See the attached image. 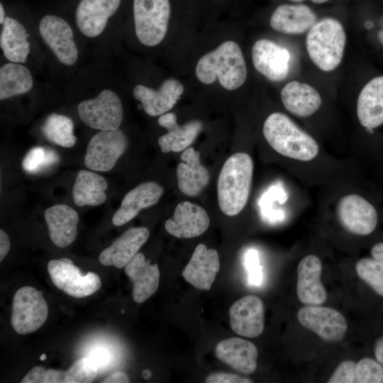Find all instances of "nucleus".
Listing matches in <instances>:
<instances>
[{"instance_id": "obj_1", "label": "nucleus", "mask_w": 383, "mask_h": 383, "mask_svg": "<svg viewBox=\"0 0 383 383\" xmlns=\"http://www.w3.org/2000/svg\"><path fill=\"white\" fill-rule=\"evenodd\" d=\"M195 73L203 84H212L218 78L226 89H237L247 78L246 64L240 46L231 40L223 43L199 59Z\"/></svg>"}, {"instance_id": "obj_2", "label": "nucleus", "mask_w": 383, "mask_h": 383, "mask_svg": "<svg viewBox=\"0 0 383 383\" xmlns=\"http://www.w3.org/2000/svg\"><path fill=\"white\" fill-rule=\"evenodd\" d=\"M253 162L245 152H236L224 162L218 176L217 194L221 211L226 216L238 215L250 195Z\"/></svg>"}, {"instance_id": "obj_3", "label": "nucleus", "mask_w": 383, "mask_h": 383, "mask_svg": "<svg viewBox=\"0 0 383 383\" xmlns=\"http://www.w3.org/2000/svg\"><path fill=\"white\" fill-rule=\"evenodd\" d=\"M262 131L268 144L283 156L307 162L318 154L316 141L282 113H271L264 123Z\"/></svg>"}, {"instance_id": "obj_4", "label": "nucleus", "mask_w": 383, "mask_h": 383, "mask_svg": "<svg viewBox=\"0 0 383 383\" xmlns=\"http://www.w3.org/2000/svg\"><path fill=\"white\" fill-rule=\"evenodd\" d=\"M346 35L340 21L325 18L309 30L306 46L313 63L323 72H331L340 64L345 51Z\"/></svg>"}, {"instance_id": "obj_5", "label": "nucleus", "mask_w": 383, "mask_h": 383, "mask_svg": "<svg viewBox=\"0 0 383 383\" xmlns=\"http://www.w3.org/2000/svg\"><path fill=\"white\" fill-rule=\"evenodd\" d=\"M172 12L171 0H133L135 30L138 40L152 47L164 39Z\"/></svg>"}, {"instance_id": "obj_6", "label": "nucleus", "mask_w": 383, "mask_h": 383, "mask_svg": "<svg viewBox=\"0 0 383 383\" xmlns=\"http://www.w3.org/2000/svg\"><path fill=\"white\" fill-rule=\"evenodd\" d=\"M48 307L43 292L26 286L13 295L11 325L18 334L26 335L39 329L46 321Z\"/></svg>"}, {"instance_id": "obj_7", "label": "nucleus", "mask_w": 383, "mask_h": 383, "mask_svg": "<svg viewBox=\"0 0 383 383\" xmlns=\"http://www.w3.org/2000/svg\"><path fill=\"white\" fill-rule=\"evenodd\" d=\"M77 112L87 126L99 131L118 129L123 116L121 99L110 89H104L95 98L81 101Z\"/></svg>"}, {"instance_id": "obj_8", "label": "nucleus", "mask_w": 383, "mask_h": 383, "mask_svg": "<svg viewBox=\"0 0 383 383\" xmlns=\"http://www.w3.org/2000/svg\"><path fill=\"white\" fill-rule=\"evenodd\" d=\"M48 271L54 285L74 298L89 296L101 287V279L97 274L89 272L82 274L68 258L50 260Z\"/></svg>"}, {"instance_id": "obj_9", "label": "nucleus", "mask_w": 383, "mask_h": 383, "mask_svg": "<svg viewBox=\"0 0 383 383\" xmlns=\"http://www.w3.org/2000/svg\"><path fill=\"white\" fill-rule=\"evenodd\" d=\"M128 143L126 135L119 129L99 131L89 142L85 166L99 172L111 170L127 149Z\"/></svg>"}, {"instance_id": "obj_10", "label": "nucleus", "mask_w": 383, "mask_h": 383, "mask_svg": "<svg viewBox=\"0 0 383 383\" xmlns=\"http://www.w3.org/2000/svg\"><path fill=\"white\" fill-rule=\"evenodd\" d=\"M299 323L328 342L341 340L348 330L344 316L338 311L319 305H307L297 313Z\"/></svg>"}, {"instance_id": "obj_11", "label": "nucleus", "mask_w": 383, "mask_h": 383, "mask_svg": "<svg viewBox=\"0 0 383 383\" xmlns=\"http://www.w3.org/2000/svg\"><path fill=\"white\" fill-rule=\"evenodd\" d=\"M337 216L344 229L358 235L372 233L378 222L375 208L365 198L355 194L345 195L339 201Z\"/></svg>"}, {"instance_id": "obj_12", "label": "nucleus", "mask_w": 383, "mask_h": 383, "mask_svg": "<svg viewBox=\"0 0 383 383\" xmlns=\"http://www.w3.org/2000/svg\"><path fill=\"white\" fill-rule=\"evenodd\" d=\"M39 32L62 64L71 66L76 62L78 50L73 31L65 20L55 15H46L40 21Z\"/></svg>"}, {"instance_id": "obj_13", "label": "nucleus", "mask_w": 383, "mask_h": 383, "mask_svg": "<svg viewBox=\"0 0 383 383\" xmlns=\"http://www.w3.org/2000/svg\"><path fill=\"white\" fill-rule=\"evenodd\" d=\"M291 55L287 49L269 39L257 40L252 48V60L256 70L272 82L286 78Z\"/></svg>"}, {"instance_id": "obj_14", "label": "nucleus", "mask_w": 383, "mask_h": 383, "mask_svg": "<svg viewBox=\"0 0 383 383\" xmlns=\"http://www.w3.org/2000/svg\"><path fill=\"white\" fill-rule=\"evenodd\" d=\"M264 306L259 297L244 296L235 301L229 309L231 328L239 335L257 337L264 330Z\"/></svg>"}, {"instance_id": "obj_15", "label": "nucleus", "mask_w": 383, "mask_h": 383, "mask_svg": "<svg viewBox=\"0 0 383 383\" xmlns=\"http://www.w3.org/2000/svg\"><path fill=\"white\" fill-rule=\"evenodd\" d=\"M210 219L201 206L182 201L176 206L173 216L165 223L166 231L179 238H192L203 234L209 228Z\"/></svg>"}, {"instance_id": "obj_16", "label": "nucleus", "mask_w": 383, "mask_h": 383, "mask_svg": "<svg viewBox=\"0 0 383 383\" xmlns=\"http://www.w3.org/2000/svg\"><path fill=\"white\" fill-rule=\"evenodd\" d=\"M121 3V0H80L75 11L80 32L89 38L101 35Z\"/></svg>"}, {"instance_id": "obj_17", "label": "nucleus", "mask_w": 383, "mask_h": 383, "mask_svg": "<svg viewBox=\"0 0 383 383\" xmlns=\"http://www.w3.org/2000/svg\"><path fill=\"white\" fill-rule=\"evenodd\" d=\"M322 263L318 257L309 255L297 267L296 293L299 301L305 305H321L327 299L326 291L321 282Z\"/></svg>"}, {"instance_id": "obj_18", "label": "nucleus", "mask_w": 383, "mask_h": 383, "mask_svg": "<svg viewBox=\"0 0 383 383\" xmlns=\"http://www.w3.org/2000/svg\"><path fill=\"white\" fill-rule=\"evenodd\" d=\"M219 270L218 252L215 249H208L204 244H199L195 248L182 274L195 288L210 290Z\"/></svg>"}, {"instance_id": "obj_19", "label": "nucleus", "mask_w": 383, "mask_h": 383, "mask_svg": "<svg viewBox=\"0 0 383 383\" xmlns=\"http://www.w3.org/2000/svg\"><path fill=\"white\" fill-rule=\"evenodd\" d=\"M184 91L180 82L168 79L157 90L138 84L133 91V96L142 104L145 112L150 116H161L175 105Z\"/></svg>"}, {"instance_id": "obj_20", "label": "nucleus", "mask_w": 383, "mask_h": 383, "mask_svg": "<svg viewBox=\"0 0 383 383\" xmlns=\"http://www.w3.org/2000/svg\"><path fill=\"white\" fill-rule=\"evenodd\" d=\"M150 231L145 227L131 228L125 231L99 255V260L104 266L123 268L146 243Z\"/></svg>"}, {"instance_id": "obj_21", "label": "nucleus", "mask_w": 383, "mask_h": 383, "mask_svg": "<svg viewBox=\"0 0 383 383\" xmlns=\"http://www.w3.org/2000/svg\"><path fill=\"white\" fill-rule=\"evenodd\" d=\"M163 188L156 182H143L123 197L120 207L112 217L114 226L126 224L135 217L142 209L156 204L163 194Z\"/></svg>"}, {"instance_id": "obj_22", "label": "nucleus", "mask_w": 383, "mask_h": 383, "mask_svg": "<svg viewBox=\"0 0 383 383\" xmlns=\"http://www.w3.org/2000/svg\"><path fill=\"white\" fill-rule=\"evenodd\" d=\"M125 273L133 282L135 302H144L157 291L160 282L158 265L151 264L143 253L138 252L125 266Z\"/></svg>"}, {"instance_id": "obj_23", "label": "nucleus", "mask_w": 383, "mask_h": 383, "mask_svg": "<svg viewBox=\"0 0 383 383\" xmlns=\"http://www.w3.org/2000/svg\"><path fill=\"white\" fill-rule=\"evenodd\" d=\"M215 355L222 362L243 374H251L257 367L258 350L249 340L233 337L220 341Z\"/></svg>"}, {"instance_id": "obj_24", "label": "nucleus", "mask_w": 383, "mask_h": 383, "mask_svg": "<svg viewBox=\"0 0 383 383\" xmlns=\"http://www.w3.org/2000/svg\"><path fill=\"white\" fill-rule=\"evenodd\" d=\"M158 123L167 130L166 134L158 138V144L165 153L179 152L189 148L203 128L202 123L196 120L179 126L176 115L172 112L161 115Z\"/></svg>"}, {"instance_id": "obj_25", "label": "nucleus", "mask_w": 383, "mask_h": 383, "mask_svg": "<svg viewBox=\"0 0 383 383\" xmlns=\"http://www.w3.org/2000/svg\"><path fill=\"white\" fill-rule=\"evenodd\" d=\"M44 217L50 238L55 245L64 248L74 241L79 222L74 209L65 204H57L48 208Z\"/></svg>"}, {"instance_id": "obj_26", "label": "nucleus", "mask_w": 383, "mask_h": 383, "mask_svg": "<svg viewBox=\"0 0 383 383\" xmlns=\"http://www.w3.org/2000/svg\"><path fill=\"white\" fill-rule=\"evenodd\" d=\"M316 23L315 13L304 4H281L275 8L270 18L271 28L284 34L304 33Z\"/></svg>"}, {"instance_id": "obj_27", "label": "nucleus", "mask_w": 383, "mask_h": 383, "mask_svg": "<svg viewBox=\"0 0 383 383\" xmlns=\"http://www.w3.org/2000/svg\"><path fill=\"white\" fill-rule=\"evenodd\" d=\"M180 157L182 162L177 167L178 188L187 196H197L206 188L210 179L208 170L200 162V152L189 147Z\"/></svg>"}, {"instance_id": "obj_28", "label": "nucleus", "mask_w": 383, "mask_h": 383, "mask_svg": "<svg viewBox=\"0 0 383 383\" xmlns=\"http://www.w3.org/2000/svg\"><path fill=\"white\" fill-rule=\"evenodd\" d=\"M357 116L360 123L368 129L383 124V75L372 79L361 89Z\"/></svg>"}, {"instance_id": "obj_29", "label": "nucleus", "mask_w": 383, "mask_h": 383, "mask_svg": "<svg viewBox=\"0 0 383 383\" xmlns=\"http://www.w3.org/2000/svg\"><path fill=\"white\" fill-rule=\"evenodd\" d=\"M281 99L288 111L299 117L311 116L322 104L321 96L314 87L299 81H292L284 86Z\"/></svg>"}, {"instance_id": "obj_30", "label": "nucleus", "mask_w": 383, "mask_h": 383, "mask_svg": "<svg viewBox=\"0 0 383 383\" xmlns=\"http://www.w3.org/2000/svg\"><path fill=\"white\" fill-rule=\"evenodd\" d=\"M29 36L20 22L6 17L0 36V45L4 57L11 62H26L30 53Z\"/></svg>"}, {"instance_id": "obj_31", "label": "nucleus", "mask_w": 383, "mask_h": 383, "mask_svg": "<svg viewBox=\"0 0 383 383\" xmlns=\"http://www.w3.org/2000/svg\"><path fill=\"white\" fill-rule=\"evenodd\" d=\"M106 179L94 172L79 171L72 189L74 204L78 206H96L106 199Z\"/></svg>"}, {"instance_id": "obj_32", "label": "nucleus", "mask_w": 383, "mask_h": 383, "mask_svg": "<svg viewBox=\"0 0 383 383\" xmlns=\"http://www.w3.org/2000/svg\"><path fill=\"white\" fill-rule=\"evenodd\" d=\"M30 70L20 63L9 62L0 68V99L26 94L33 87Z\"/></svg>"}, {"instance_id": "obj_33", "label": "nucleus", "mask_w": 383, "mask_h": 383, "mask_svg": "<svg viewBox=\"0 0 383 383\" xmlns=\"http://www.w3.org/2000/svg\"><path fill=\"white\" fill-rule=\"evenodd\" d=\"M42 131L48 140L63 148H72L77 141L72 121L61 114L49 115L43 124Z\"/></svg>"}, {"instance_id": "obj_34", "label": "nucleus", "mask_w": 383, "mask_h": 383, "mask_svg": "<svg viewBox=\"0 0 383 383\" xmlns=\"http://www.w3.org/2000/svg\"><path fill=\"white\" fill-rule=\"evenodd\" d=\"M359 277L379 296H383V264L374 258L365 257L355 265Z\"/></svg>"}, {"instance_id": "obj_35", "label": "nucleus", "mask_w": 383, "mask_h": 383, "mask_svg": "<svg viewBox=\"0 0 383 383\" xmlns=\"http://www.w3.org/2000/svg\"><path fill=\"white\" fill-rule=\"evenodd\" d=\"M59 161L57 152L40 146L33 148L22 161L23 169L28 173H36Z\"/></svg>"}, {"instance_id": "obj_36", "label": "nucleus", "mask_w": 383, "mask_h": 383, "mask_svg": "<svg viewBox=\"0 0 383 383\" xmlns=\"http://www.w3.org/2000/svg\"><path fill=\"white\" fill-rule=\"evenodd\" d=\"M97 372L98 366L91 357H82L65 371V383L92 382Z\"/></svg>"}, {"instance_id": "obj_37", "label": "nucleus", "mask_w": 383, "mask_h": 383, "mask_svg": "<svg viewBox=\"0 0 383 383\" xmlns=\"http://www.w3.org/2000/svg\"><path fill=\"white\" fill-rule=\"evenodd\" d=\"M356 383H383V366L370 357L360 360L355 366Z\"/></svg>"}, {"instance_id": "obj_38", "label": "nucleus", "mask_w": 383, "mask_h": 383, "mask_svg": "<svg viewBox=\"0 0 383 383\" xmlns=\"http://www.w3.org/2000/svg\"><path fill=\"white\" fill-rule=\"evenodd\" d=\"M245 265L248 271V282L254 286L261 284L263 279L259 255L255 250H248L245 257Z\"/></svg>"}, {"instance_id": "obj_39", "label": "nucleus", "mask_w": 383, "mask_h": 383, "mask_svg": "<svg viewBox=\"0 0 383 383\" xmlns=\"http://www.w3.org/2000/svg\"><path fill=\"white\" fill-rule=\"evenodd\" d=\"M356 363L351 360H344L336 367L328 383H353L355 382Z\"/></svg>"}, {"instance_id": "obj_40", "label": "nucleus", "mask_w": 383, "mask_h": 383, "mask_svg": "<svg viewBox=\"0 0 383 383\" xmlns=\"http://www.w3.org/2000/svg\"><path fill=\"white\" fill-rule=\"evenodd\" d=\"M206 383H251L250 379L227 372H214L206 377Z\"/></svg>"}, {"instance_id": "obj_41", "label": "nucleus", "mask_w": 383, "mask_h": 383, "mask_svg": "<svg viewBox=\"0 0 383 383\" xmlns=\"http://www.w3.org/2000/svg\"><path fill=\"white\" fill-rule=\"evenodd\" d=\"M46 370L41 366L33 367L22 379L21 383H44Z\"/></svg>"}, {"instance_id": "obj_42", "label": "nucleus", "mask_w": 383, "mask_h": 383, "mask_svg": "<svg viewBox=\"0 0 383 383\" xmlns=\"http://www.w3.org/2000/svg\"><path fill=\"white\" fill-rule=\"evenodd\" d=\"M44 383H65V371L46 370Z\"/></svg>"}, {"instance_id": "obj_43", "label": "nucleus", "mask_w": 383, "mask_h": 383, "mask_svg": "<svg viewBox=\"0 0 383 383\" xmlns=\"http://www.w3.org/2000/svg\"><path fill=\"white\" fill-rule=\"evenodd\" d=\"M10 249V240L8 235L2 229L0 230V261H2Z\"/></svg>"}, {"instance_id": "obj_44", "label": "nucleus", "mask_w": 383, "mask_h": 383, "mask_svg": "<svg viewBox=\"0 0 383 383\" xmlns=\"http://www.w3.org/2000/svg\"><path fill=\"white\" fill-rule=\"evenodd\" d=\"M129 382V378L124 372L117 371L106 377L102 383H127Z\"/></svg>"}, {"instance_id": "obj_45", "label": "nucleus", "mask_w": 383, "mask_h": 383, "mask_svg": "<svg viewBox=\"0 0 383 383\" xmlns=\"http://www.w3.org/2000/svg\"><path fill=\"white\" fill-rule=\"evenodd\" d=\"M374 351L377 361L383 366V336L376 341Z\"/></svg>"}, {"instance_id": "obj_46", "label": "nucleus", "mask_w": 383, "mask_h": 383, "mask_svg": "<svg viewBox=\"0 0 383 383\" xmlns=\"http://www.w3.org/2000/svg\"><path fill=\"white\" fill-rule=\"evenodd\" d=\"M371 255L373 258L383 264V242L378 243L373 245L371 249Z\"/></svg>"}, {"instance_id": "obj_47", "label": "nucleus", "mask_w": 383, "mask_h": 383, "mask_svg": "<svg viewBox=\"0 0 383 383\" xmlns=\"http://www.w3.org/2000/svg\"><path fill=\"white\" fill-rule=\"evenodd\" d=\"M5 18L6 17H5L4 9L3 4L1 3L0 4V23L1 24L4 23Z\"/></svg>"}, {"instance_id": "obj_48", "label": "nucleus", "mask_w": 383, "mask_h": 383, "mask_svg": "<svg viewBox=\"0 0 383 383\" xmlns=\"http://www.w3.org/2000/svg\"><path fill=\"white\" fill-rule=\"evenodd\" d=\"M289 1H293V2H302L305 0H289ZM310 1H311L312 2L315 4H323L324 2L328 1V0H310Z\"/></svg>"}, {"instance_id": "obj_49", "label": "nucleus", "mask_w": 383, "mask_h": 383, "mask_svg": "<svg viewBox=\"0 0 383 383\" xmlns=\"http://www.w3.org/2000/svg\"><path fill=\"white\" fill-rule=\"evenodd\" d=\"M378 39L383 45V29L379 30L378 33Z\"/></svg>"}, {"instance_id": "obj_50", "label": "nucleus", "mask_w": 383, "mask_h": 383, "mask_svg": "<svg viewBox=\"0 0 383 383\" xmlns=\"http://www.w3.org/2000/svg\"><path fill=\"white\" fill-rule=\"evenodd\" d=\"M218 1H221V0H218Z\"/></svg>"}]
</instances>
